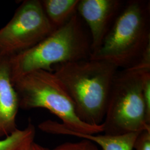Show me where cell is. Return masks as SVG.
<instances>
[{
    "label": "cell",
    "mask_w": 150,
    "mask_h": 150,
    "mask_svg": "<svg viewBox=\"0 0 150 150\" xmlns=\"http://www.w3.org/2000/svg\"><path fill=\"white\" fill-rule=\"evenodd\" d=\"M118 70L106 61L88 59L56 65L53 73L72 99L79 118L87 124L100 125Z\"/></svg>",
    "instance_id": "6da1fadb"
},
{
    "label": "cell",
    "mask_w": 150,
    "mask_h": 150,
    "mask_svg": "<svg viewBox=\"0 0 150 150\" xmlns=\"http://www.w3.org/2000/svg\"><path fill=\"white\" fill-rule=\"evenodd\" d=\"M91 45V38L76 13L39 43L11 56L12 83L35 71L52 72L54 64L88 59L92 53Z\"/></svg>",
    "instance_id": "7a4b0ae2"
},
{
    "label": "cell",
    "mask_w": 150,
    "mask_h": 150,
    "mask_svg": "<svg viewBox=\"0 0 150 150\" xmlns=\"http://www.w3.org/2000/svg\"><path fill=\"white\" fill-rule=\"evenodd\" d=\"M150 47V1L130 0L124 2L101 46L90 59L128 69L139 63Z\"/></svg>",
    "instance_id": "3957f363"
},
{
    "label": "cell",
    "mask_w": 150,
    "mask_h": 150,
    "mask_svg": "<svg viewBox=\"0 0 150 150\" xmlns=\"http://www.w3.org/2000/svg\"><path fill=\"white\" fill-rule=\"evenodd\" d=\"M13 85L22 109L45 108L57 116L66 128L75 132L95 134L103 132V123L91 125L79 118L72 99L53 72L35 71L13 81Z\"/></svg>",
    "instance_id": "277c9868"
},
{
    "label": "cell",
    "mask_w": 150,
    "mask_h": 150,
    "mask_svg": "<svg viewBox=\"0 0 150 150\" xmlns=\"http://www.w3.org/2000/svg\"><path fill=\"white\" fill-rule=\"evenodd\" d=\"M133 67L118 70L113 81L103 120V132L121 135L150 129L142 94L145 72Z\"/></svg>",
    "instance_id": "5b68a950"
},
{
    "label": "cell",
    "mask_w": 150,
    "mask_h": 150,
    "mask_svg": "<svg viewBox=\"0 0 150 150\" xmlns=\"http://www.w3.org/2000/svg\"><path fill=\"white\" fill-rule=\"evenodd\" d=\"M55 30L40 0L24 1L0 29V54L14 56L31 48Z\"/></svg>",
    "instance_id": "8992f818"
},
{
    "label": "cell",
    "mask_w": 150,
    "mask_h": 150,
    "mask_svg": "<svg viewBox=\"0 0 150 150\" xmlns=\"http://www.w3.org/2000/svg\"><path fill=\"white\" fill-rule=\"evenodd\" d=\"M124 2L120 0H79L77 12L89 28L91 54L101 46Z\"/></svg>",
    "instance_id": "52a82bcc"
},
{
    "label": "cell",
    "mask_w": 150,
    "mask_h": 150,
    "mask_svg": "<svg viewBox=\"0 0 150 150\" xmlns=\"http://www.w3.org/2000/svg\"><path fill=\"white\" fill-rule=\"evenodd\" d=\"M11 57L0 54V137H6L17 129L20 104L11 80Z\"/></svg>",
    "instance_id": "ba28073f"
},
{
    "label": "cell",
    "mask_w": 150,
    "mask_h": 150,
    "mask_svg": "<svg viewBox=\"0 0 150 150\" xmlns=\"http://www.w3.org/2000/svg\"><path fill=\"white\" fill-rule=\"evenodd\" d=\"M38 128L48 134L69 135L89 139L100 146L101 150H133L134 141L140 132H132L116 136L83 134L72 131L66 128L62 123L50 120L40 123Z\"/></svg>",
    "instance_id": "9c48e42d"
},
{
    "label": "cell",
    "mask_w": 150,
    "mask_h": 150,
    "mask_svg": "<svg viewBox=\"0 0 150 150\" xmlns=\"http://www.w3.org/2000/svg\"><path fill=\"white\" fill-rule=\"evenodd\" d=\"M41 2L48 21L56 29L77 13L79 0H42Z\"/></svg>",
    "instance_id": "30bf717a"
},
{
    "label": "cell",
    "mask_w": 150,
    "mask_h": 150,
    "mask_svg": "<svg viewBox=\"0 0 150 150\" xmlns=\"http://www.w3.org/2000/svg\"><path fill=\"white\" fill-rule=\"evenodd\" d=\"M35 126L29 122L24 129H17L3 139H0V150H26L34 142Z\"/></svg>",
    "instance_id": "8fae6325"
},
{
    "label": "cell",
    "mask_w": 150,
    "mask_h": 150,
    "mask_svg": "<svg viewBox=\"0 0 150 150\" xmlns=\"http://www.w3.org/2000/svg\"><path fill=\"white\" fill-rule=\"evenodd\" d=\"M48 150H100L96 144L90 140L83 139L77 142H66Z\"/></svg>",
    "instance_id": "7c38bea8"
},
{
    "label": "cell",
    "mask_w": 150,
    "mask_h": 150,
    "mask_svg": "<svg viewBox=\"0 0 150 150\" xmlns=\"http://www.w3.org/2000/svg\"><path fill=\"white\" fill-rule=\"evenodd\" d=\"M142 94L147 118L150 122V71L145 72L142 82Z\"/></svg>",
    "instance_id": "4fadbf2b"
},
{
    "label": "cell",
    "mask_w": 150,
    "mask_h": 150,
    "mask_svg": "<svg viewBox=\"0 0 150 150\" xmlns=\"http://www.w3.org/2000/svg\"><path fill=\"white\" fill-rule=\"evenodd\" d=\"M134 149L150 150V129H145L139 132L134 141Z\"/></svg>",
    "instance_id": "5bb4252c"
},
{
    "label": "cell",
    "mask_w": 150,
    "mask_h": 150,
    "mask_svg": "<svg viewBox=\"0 0 150 150\" xmlns=\"http://www.w3.org/2000/svg\"><path fill=\"white\" fill-rule=\"evenodd\" d=\"M26 150H48V149L33 142Z\"/></svg>",
    "instance_id": "9a60e30c"
}]
</instances>
